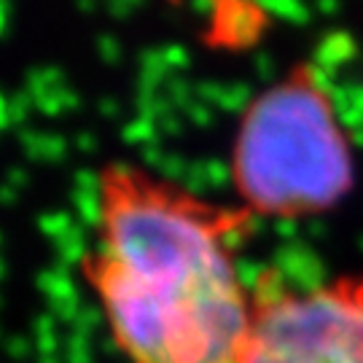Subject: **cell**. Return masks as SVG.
<instances>
[{
    "mask_svg": "<svg viewBox=\"0 0 363 363\" xmlns=\"http://www.w3.org/2000/svg\"><path fill=\"white\" fill-rule=\"evenodd\" d=\"M250 218L127 162L103 167L97 237L81 267L127 361L237 363L253 294L232 234Z\"/></svg>",
    "mask_w": 363,
    "mask_h": 363,
    "instance_id": "cell-1",
    "label": "cell"
},
{
    "mask_svg": "<svg viewBox=\"0 0 363 363\" xmlns=\"http://www.w3.org/2000/svg\"><path fill=\"white\" fill-rule=\"evenodd\" d=\"M352 148L334 100L310 62L245 108L232 151V181L250 216L304 218L350 194Z\"/></svg>",
    "mask_w": 363,
    "mask_h": 363,
    "instance_id": "cell-2",
    "label": "cell"
},
{
    "mask_svg": "<svg viewBox=\"0 0 363 363\" xmlns=\"http://www.w3.org/2000/svg\"><path fill=\"white\" fill-rule=\"evenodd\" d=\"M237 363H363V274L307 291L261 286Z\"/></svg>",
    "mask_w": 363,
    "mask_h": 363,
    "instance_id": "cell-3",
    "label": "cell"
}]
</instances>
